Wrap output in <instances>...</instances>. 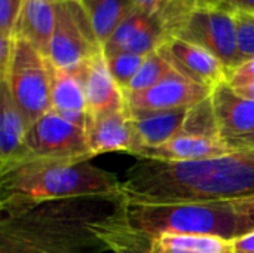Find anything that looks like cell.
Instances as JSON below:
<instances>
[{
	"label": "cell",
	"instance_id": "28",
	"mask_svg": "<svg viewBox=\"0 0 254 253\" xmlns=\"http://www.w3.org/2000/svg\"><path fill=\"white\" fill-rule=\"evenodd\" d=\"M15 37L16 36L0 34V79L4 78L7 67L10 64V58L15 46Z\"/></svg>",
	"mask_w": 254,
	"mask_h": 253
},
{
	"label": "cell",
	"instance_id": "29",
	"mask_svg": "<svg viewBox=\"0 0 254 253\" xmlns=\"http://www.w3.org/2000/svg\"><path fill=\"white\" fill-rule=\"evenodd\" d=\"M231 204L235 209V212L246 219V222L250 225L252 231H254V195L241 198V200H235Z\"/></svg>",
	"mask_w": 254,
	"mask_h": 253
},
{
	"label": "cell",
	"instance_id": "30",
	"mask_svg": "<svg viewBox=\"0 0 254 253\" xmlns=\"http://www.w3.org/2000/svg\"><path fill=\"white\" fill-rule=\"evenodd\" d=\"M234 253H254V231L232 240Z\"/></svg>",
	"mask_w": 254,
	"mask_h": 253
},
{
	"label": "cell",
	"instance_id": "17",
	"mask_svg": "<svg viewBox=\"0 0 254 253\" xmlns=\"http://www.w3.org/2000/svg\"><path fill=\"white\" fill-rule=\"evenodd\" d=\"M137 140L138 149L141 148H156L168 140L174 139L183 131L189 109H176V110H129L125 109Z\"/></svg>",
	"mask_w": 254,
	"mask_h": 253
},
{
	"label": "cell",
	"instance_id": "20",
	"mask_svg": "<svg viewBox=\"0 0 254 253\" xmlns=\"http://www.w3.org/2000/svg\"><path fill=\"white\" fill-rule=\"evenodd\" d=\"M80 3L101 48L112 37L121 22L135 9L131 0H83Z\"/></svg>",
	"mask_w": 254,
	"mask_h": 253
},
{
	"label": "cell",
	"instance_id": "10",
	"mask_svg": "<svg viewBox=\"0 0 254 253\" xmlns=\"http://www.w3.org/2000/svg\"><path fill=\"white\" fill-rule=\"evenodd\" d=\"M70 72H73L83 85L88 121L104 113L125 110L124 91L110 75L103 48Z\"/></svg>",
	"mask_w": 254,
	"mask_h": 253
},
{
	"label": "cell",
	"instance_id": "15",
	"mask_svg": "<svg viewBox=\"0 0 254 253\" xmlns=\"http://www.w3.org/2000/svg\"><path fill=\"white\" fill-rule=\"evenodd\" d=\"M232 151L222 139L196 136L189 133H180L174 139L156 148H141L134 157L135 158H152L164 161H196L205 158L222 157Z\"/></svg>",
	"mask_w": 254,
	"mask_h": 253
},
{
	"label": "cell",
	"instance_id": "21",
	"mask_svg": "<svg viewBox=\"0 0 254 253\" xmlns=\"http://www.w3.org/2000/svg\"><path fill=\"white\" fill-rule=\"evenodd\" d=\"M173 70H174V67L170 64V61L159 51H155V52L146 55L144 63L141 64L140 70L137 72V75L134 76V79L131 81L128 88L124 91L125 92H138V91L149 89V88L155 86L156 84H159L164 78H167Z\"/></svg>",
	"mask_w": 254,
	"mask_h": 253
},
{
	"label": "cell",
	"instance_id": "31",
	"mask_svg": "<svg viewBox=\"0 0 254 253\" xmlns=\"http://www.w3.org/2000/svg\"><path fill=\"white\" fill-rule=\"evenodd\" d=\"M226 145L232 151H254V130L250 134H247V136L229 140Z\"/></svg>",
	"mask_w": 254,
	"mask_h": 253
},
{
	"label": "cell",
	"instance_id": "11",
	"mask_svg": "<svg viewBox=\"0 0 254 253\" xmlns=\"http://www.w3.org/2000/svg\"><path fill=\"white\" fill-rule=\"evenodd\" d=\"M158 51L179 73L196 84L214 89L228 82V69L202 46L179 37H170Z\"/></svg>",
	"mask_w": 254,
	"mask_h": 253
},
{
	"label": "cell",
	"instance_id": "12",
	"mask_svg": "<svg viewBox=\"0 0 254 253\" xmlns=\"http://www.w3.org/2000/svg\"><path fill=\"white\" fill-rule=\"evenodd\" d=\"M211 103L219 136L225 143L254 130V101L237 94L228 82L213 89Z\"/></svg>",
	"mask_w": 254,
	"mask_h": 253
},
{
	"label": "cell",
	"instance_id": "23",
	"mask_svg": "<svg viewBox=\"0 0 254 253\" xmlns=\"http://www.w3.org/2000/svg\"><path fill=\"white\" fill-rule=\"evenodd\" d=\"M144 58L146 57L143 55H137L131 52H118L106 57L110 75L113 76L115 82L119 85L122 91L128 88V85L140 70L141 64L144 63Z\"/></svg>",
	"mask_w": 254,
	"mask_h": 253
},
{
	"label": "cell",
	"instance_id": "4",
	"mask_svg": "<svg viewBox=\"0 0 254 253\" xmlns=\"http://www.w3.org/2000/svg\"><path fill=\"white\" fill-rule=\"evenodd\" d=\"M129 227L141 239L152 242L162 234L219 236L234 240L252 231L231 203L217 204H138L128 203Z\"/></svg>",
	"mask_w": 254,
	"mask_h": 253
},
{
	"label": "cell",
	"instance_id": "7",
	"mask_svg": "<svg viewBox=\"0 0 254 253\" xmlns=\"http://www.w3.org/2000/svg\"><path fill=\"white\" fill-rule=\"evenodd\" d=\"M98 49H101V45L94 34L82 3L77 0L57 3L48 60L58 69L73 70Z\"/></svg>",
	"mask_w": 254,
	"mask_h": 253
},
{
	"label": "cell",
	"instance_id": "8",
	"mask_svg": "<svg viewBox=\"0 0 254 253\" xmlns=\"http://www.w3.org/2000/svg\"><path fill=\"white\" fill-rule=\"evenodd\" d=\"M25 145L34 158H94L86 131L49 110L25 134Z\"/></svg>",
	"mask_w": 254,
	"mask_h": 253
},
{
	"label": "cell",
	"instance_id": "14",
	"mask_svg": "<svg viewBox=\"0 0 254 253\" xmlns=\"http://www.w3.org/2000/svg\"><path fill=\"white\" fill-rule=\"evenodd\" d=\"M0 171H3L31 155L25 145L28 127L4 82H0Z\"/></svg>",
	"mask_w": 254,
	"mask_h": 253
},
{
	"label": "cell",
	"instance_id": "36",
	"mask_svg": "<svg viewBox=\"0 0 254 253\" xmlns=\"http://www.w3.org/2000/svg\"><path fill=\"white\" fill-rule=\"evenodd\" d=\"M46 1H49L52 4H57V3H61V1H65V0H46Z\"/></svg>",
	"mask_w": 254,
	"mask_h": 253
},
{
	"label": "cell",
	"instance_id": "22",
	"mask_svg": "<svg viewBox=\"0 0 254 253\" xmlns=\"http://www.w3.org/2000/svg\"><path fill=\"white\" fill-rule=\"evenodd\" d=\"M182 133L220 139L217 124H216V118H214L211 95L207 100H204L199 104L189 109V113H188V118H186V122H185Z\"/></svg>",
	"mask_w": 254,
	"mask_h": 253
},
{
	"label": "cell",
	"instance_id": "1",
	"mask_svg": "<svg viewBox=\"0 0 254 253\" xmlns=\"http://www.w3.org/2000/svg\"><path fill=\"white\" fill-rule=\"evenodd\" d=\"M0 253H147L122 192L0 201Z\"/></svg>",
	"mask_w": 254,
	"mask_h": 253
},
{
	"label": "cell",
	"instance_id": "19",
	"mask_svg": "<svg viewBox=\"0 0 254 253\" xmlns=\"http://www.w3.org/2000/svg\"><path fill=\"white\" fill-rule=\"evenodd\" d=\"M147 253H234L232 240L219 236L162 234L150 242Z\"/></svg>",
	"mask_w": 254,
	"mask_h": 253
},
{
	"label": "cell",
	"instance_id": "27",
	"mask_svg": "<svg viewBox=\"0 0 254 253\" xmlns=\"http://www.w3.org/2000/svg\"><path fill=\"white\" fill-rule=\"evenodd\" d=\"M252 82H254V58L228 73V84L231 86H241Z\"/></svg>",
	"mask_w": 254,
	"mask_h": 253
},
{
	"label": "cell",
	"instance_id": "35",
	"mask_svg": "<svg viewBox=\"0 0 254 253\" xmlns=\"http://www.w3.org/2000/svg\"><path fill=\"white\" fill-rule=\"evenodd\" d=\"M196 9L199 7H217L223 4V0H189Z\"/></svg>",
	"mask_w": 254,
	"mask_h": 253
},
{
	"label": "cell",
	"instance_id": "32",
	"mask_svg": "<svg viewBox=\"0 0 254 253\" xmlns=\"http://www.w3.org/2000/svg\"><path fill=\"white\" fill-rule=\"evenodd\" d=\"M223 7L234 12H252L254 13V0H223Z\"/></svg>",
	"mask_w": 254,
	"mask_h": 253
},
{
	"label": "cell",
	"instance_id": "24",
	"mask_svg": "<svg viewBox=\"0 0 254 253\" xmlns=\"http://www.w3.org/2000/svg\"><path fill=\"white\" fill-rule=\"evenodd\" d=\"M146 16H147V13L141 12L140 9H134L121 22V25L115 30L112 37L104 43V46H103L104 55L109 57V55H113L118 52H124L125 46L132 39V36L135 34V31L138 30V27L141 25V22L144 21Z\"/></svg>",
	"mask_w": 254,
	"mask_h": 253
},
{
	"label": "cell",
	"instance_id": "2",
	"mask_svg": "<svg viewBox=\"0 0 254 253\" xmlns=\"http://www.w3.org/2000/svg\"><path fill=\"white\" fill-rule=\"evenodd\" d=\"M121 192L138 204L232 203L254 195V151L196 161L135 158Z\"/></svg>",
	"mask_w": 254,
	"mask_h": 253
},
{
	"label": "cell",
	"instance_id": "34",
	"mask_svg": "<svg viewBox=\"0 0 254 253\" xmlns=\"http://www.w3.org/2000/svg\"><path fill=\"white\" fill-rule=\"evenodd\" d=\"M237 94H240L241 97L244 98H249V100H253L254 101V82L252 84H246V85H241V86H232Z\"/></svg>",
	"mask_w": 254,
	"mask_h": 253
},
{
	"label": "cell",
	"instance_id": "37",
	"mask_svg": "<svg viewBox=\"0 0 254 253\" xmlns=\"http://www.w3.org/2000/svg\"><path fill=\"white\" fill-rule=\"evenodd\" d=\"M77 1H83V0H77Z\"/></svg>",
	"mask_w": 254,
	"mask_h": 253
},
{
	"label": "cell",
	"instance_id": "26",
	"mask_svg": "<svg viewBox=\"0 0 254 253\" xmlns=\"http://www.w3.org/2000/svg\"><path fill=\"white\" fill-rule=\"evenodd\" d=\"M24 0H0V34L16 36V24Z\"/></svg>",
	"mask_w": 254,
	"mask_h": 253
},
{
	"label": "cell",
	"instance_id": "5",
	"mask_svg": "<svg viewBox=\"0 0 254 253\" xmlns=\"http://www.w3.org/2000/svg\"><path fill=\"white\" fill-rule=\"evenodd\" d=\"M0 82L7 85L27 127L52 110L48 58L27 39L21 36L15 37L10 64Z\"/></svg>",
	"mask_w": 254,
	"mask_h": 253
},
{
	"label": "cell",
	"instance_id": "6",
	"mask_svg": "<svg viewBox=\"0 0 254 253\" xmlns=\"http://www.w3.org/2000/svg\"><path fill=\"white\" fill-rule=\"evenodd\" d=\"M173 37L202 46L216 55L228 69V73L243 64L238 51V25L234 10L217 7H199L188 15Z\"/></svg>",
	"mask_w": 254,
	"mask_h": 253
},
{
	"label": "cell",
	"instance_id": "16",
	"mask_svg": "<svg viewBox=\"0 0 254 253\" xmlns=\"http://www.w3.org/2000/svg\"><path fill=\"white\" fill-rule=\"evenodd\" d=\"M48 69L51 76L52 110L85 130L88 122V109L82 82L73 72L55 67L49 60Z\"/></svg>",
	"mask_w": 254,
	"mask_h": 253
},
{
	"label": "cell",
	"instance_id": "18",
	"mask_svg": "<svg viewBox=\"0 0 254 253\" xmlns=\"http://www.w3.org/2000/svg\"><path fill=\"white\" fill-rule=\"evenodd\" d=\"M55 25V4L46 0H24L16 24V36L27 39L48 58Z\"/></svg>",
	"mask_w": 254,
	"mask_h": 253
},
{
	"label": "cell",
	"instance_id": "25",
	"mask_svg": "<svg viewBox=\"0 0 254 253\" xmlns=\"http://www.w3.org/2000/svg\"><path fill=\"white\" fill-rule=\"evenodd\" d=\"M238 25V51L243 63L254 58V13L235 12Z\"/></svg>",
	"mask_w": 254,
	"mask_h": 253
},
{
	"label": "cell",
	"instance_id": "13",
	"mask_svg": "<svg viewBox=\"0 0 254 253\" xmlns=\"http://www.w3.org/2000/svg\"><path fill=\"white\" fill-rule=\"evenodd\" d=\"M85 131L91 154L94 157L115 151H124L134 155L140 148L127 110L95 116L88 121Z\"/></svg>",
	"mask_w": 254,
	"mask_h": 253
},
{
	"label": "cell",
	"instance_id": "9",
	"mask_svg": "<svg viewBox=\"0 0 254 253\" xmlns=\"http://www.w3.org/2000/svg\"><path fill=\"white\" fill-rule=\"evenodd\" d=\"M213 89L196 84L176 69L155 86L138 91L125 92V106L129 110H176L190 109L211 95Z\"/></svg>",
	"mask_w": 254,
	"mask_h": 253
},
{
	"label": "cell",
	"instance_id": "3",
	"mask_svg": "<svg viewBox=\"0 0 254 253\" xmlns=\"http://www.w3.org/2000/svg\"><path fill=\"white\" fill-rule=\"evenodd\" d=\"M121 191V182L88 158H27L0 171V201H46Z\"/></svg>",
	"mask_w": 254,
	"mask_h": 253
},
{
	"label": "cell",
	"instance_id": "33",
	"mask_svg": "<svg viewBox=\"0 0 254 253\" xmlns=\"http://www.w3.org/2000/svg\"><path fill=\"white\" fill-rule=\"evenodd\" d=\"M161 1L162 0H131L135 9H140L147 15H155L161 6Z\"/></svg>",
	"mask_w": 254,
	"mask_h": 253
}]
</instances>
